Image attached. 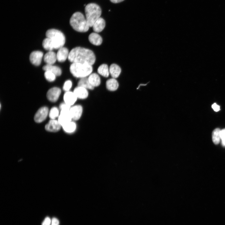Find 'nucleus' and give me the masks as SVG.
<instances>
[{"label": "nucleus", "mask_w": 225, "mask_h": 225, "mask_svg": "<svg viewBox=\"0 0 225 225\" xmlns=\"http://www.w3.org/2000/svg\"><path fill=\"white\" fill-rule=\"evenodd\" d=\"M68 60L73 63H80L92 65L96 57L92 51L89 49L78 47L72 49L69 52Z\"/></svg>", "instance_id": "nucleus-1"}, {"label": "nucleus", "mask_w": 225, "mask_h": 225, "mask_svg": "<svg viewBox=\"0 0 225 225\" xmlns=\"http://www.w3.org/2000/svg\"><path fill=\"white\" fill-rule=\"evenodd\" d=\"M70 23L74 30L79 32H87L90 27L86 18L79 12H76L72 14L70 19Z\"/></svg>", "instance_id": "nucleus-2"}, {"label": "nucleus", "mask_w": 225, "mask_h": 225, "mask_svg": "<svg viewBox=\"0 0 225 225\" xmlns=\"http://www.w3.org/2000/svg\"><path fill=\"white\" fill-rule=\"evenodd\" d=\"M93 71L90 65L80 63H73L70 67V71L74 77L82 78L88 77Z\"/></svg>", "instance_id": "nucleus-3"}, {"label": "nucleus", "mask_w": 225, "mask_h": 225, "mask_svg": "<svg viewBox=\"0 0 225 225\" xmlns=\"http://www.w3.org/2000/svg\"><path fill=\"white\" fill-rule=\"evenodd\" d=\"M86 18L89 27H92L95 22L99 18L102 13L100 6L94 3H90L85 6Z\"/></svg>", "instance_id": "nucleus-4"}, {"label": "nucleus", "mask_w": 225, "mask_h": 225, "mask_svg": "<svg viewBox=\"0 0 225 225\" xmlns=\"http://www.w3.org/2000/svg\"><path fill=\"white\" fill-rule=\"evenodd\" d=\"M47 38H50L54 48L58 49L63 47L65 42V38L63 33L60 31L51 29L47 31L46 33Z\"/></svg>", "instance_id": "nucleus-5"}, {"label": "nucleus", "mask_w": 225, "mask_h": 225, "mask_svg": "<svg viewBox=\"0 0 225 225\" xmlns=\"http://www.w3.org/2000/svg\"><path fill=\"white\" fill-rule=\"evenodd\" d=\"M69 111L72 120H78L82 116L83 108L80 105H74L71 107Z\"/></svg>", "instance_id": "nucleus-6"}, {"label": "nucleus", "mask_w": 225, "mask_h": 225, "mask_svg": "<svg viewBox=\"0 0 225 225\" xmlns=\"http://www.w3.org/2000/svg\"><path fill=\"white\" fill-rule=\"evenodd\" d=\"M49 114L48 108L43 107L37 111L34 117V120L37 122L40 123L44 121Z\"/></svg>", "instance_id": "nucleus-7"}, {"label": "nucleus", "mask_w": 225, "mask_h": 225, "mask_svg": "<svg viewBox=\"0 0 225 225\" xmlns=\"http://www.w3.org/2000/svg\"><path fill=\"white\" fill-rule=\"evenodd\" d=\"M61 93V90L57 87H53L48 90L47 94L48 99L51 102H55L59 98Z\"/></svg>", "instance_id": "nucleus-8"}, {"label": "nucleus", "mask_w": 225, "mask_h": 225, "mask_svg": "<svg viewBox=\"0 0 225 225\" xmlns=\"http://www.w3.org/2000/svg\"><path fill=\"white\" fill-rule=\"evenodd\" d=\"M43 53L40 51H34L31 53L29 56L31 62L36 66L39 65L41 62Z\"/></svg>", "instance_id": "nucleus-9"}, {"label": "nucleus", "mask_w": 225, "mask_h": 225, "mask_svg": "<svg viewBox=\"0 0 225 225\" xmlns=\"http://www.w3.org/2000/svg\"><path fill=\"white\" fill-rule=\"evenodd\" d=\"M69 110H61L58 121L62 127L72 120Z\"/></svg>", "instance_id": "nucleus-10"}, {"label": "nucleus", "mask_w": 225, "mask_h": 225, "mask_svg": "<svg viewBox=\"0 0 225 225\" xmlns=\"http://www.w3.org/2000/svg\"><path fill=\"white\" fill-rule=\"evenodd\" d=\"M78 99L76 95L73 92H66L63 96L64 102L72 106L74 105Z\"/></svg>", "instance_id": "nucleus-11"}, {"label": "nucleus", "mask_w": 225, "mask_h": 225, "mask_svg": "<svg viewBox=\"0 0 225 225\" xmlns=\"http://www.w3.org/2000/svg\"><path fill=\"white\" fill-rule=\"evenodd\" d=\"M61 127L58 120L51 119L46 125L45 128L49 132H56L59 130Z\"/></svg>", "instance_id": "nucleus-12"}, {"label": "nucleus", "mask_w": 225, "mask_h": 225, "mask_svg": "<svg viewBox=\"0 0 225 225\" xmlns=\"http://www.w3.org/2000/svg\"><path fill=\"white\" fill-rule=\"evenodd\" d=\"M73 92L78 99H84L88 96V90L82 87L78 86L74 89Z\"/></svg>", "instance_id": "nucleus-13"}, {"label": "nucleus", "mask_w": 225, "mask_h": 225, "mask_svg": "<svg viewBox=\"0 0 225 225\" xmlns=\"http://www.w3.org/2000/svg\"><path fill=\"white\" fill-rule=\"evenodd\" d=\"M69 52L68 48L62 47L59 49L56 54L57 60L60 62H64L68 58Z\"/></svg>", "instance_id": "nucleus-14"}, {"label": "nucleus", "mask_w": 225, "mask_h": 225, "mask_svg": "<svg viewBox=\"0 0 225 225\" xmlns=\"http://www.w3.org/2000/svg\"><path fill=\"white\" fill-rule=\"evenodd\" d=\"M105 26V22L102 18H98L94 23L92 28L94 32L96 33L102 32Z\"/></svg>", "instance_id": "nucleus-15"}, {"label": "nucleus", "mask_w": 225, "mask_h": 225, "mask_svg": "<svg viewBox=\"0 0 225 225\" xmlns=\"http://www.w3.org/2000/svg\"><path fill=\"white\" fill-rule=\"evenodd\" d=\"M88 40L90 43L96 46L100 45L102 41L101 36L95 32L90 34L88 36Z\"/></svg>", "instance_id": "nucleus-16"}, {"label": "nucleus", "mask_w": 225, "mask_h": 225, "mask_svg": "<svg viewBox=\"0 0 225 225\" xmlns=\"http://www.w3.org/2000/svg\"><path fill=\"white\" fill-rule=\"evenodd\" d=\"M43 59L47 64L52 65L57 60V55L52 51H49L44 55Z\"/></svg>", "instance_id": "nucleus-17"}, {"label": "nucleus", "mask_w": 225, "mask_h": 225, "mask_svg": "<svg viewBox=\"0 0 225 225\" xmlns=\"http://www.w3.org/2000/svg\"><path fill=\"white\" fill-rule=\"evenodd\" d=\"M107 89L111 91L116 90L118 88L119 84L117 80L113 78L107 80L106 83Z\"/></svg>", "instance_id": "nucleus-18"}, {"label": "nucleus", "mask_w": 225, "mask_h": 225, "mask_svg": "<svg viewBox=\"0 0 225 225\" xmlns=\"http://www.w3.org/2000/svg\"><path fill=\"white\" fill-rule=\"evenodd\" d=\"M90 84L95 88L99 86L101 83V79L99 76L96 73H91L88 77Z\"/></svg>", "instance_id": "nucleus-19"}, {"label": "nucleus", "mask_w": 225, "mask_h": 225, "mask_svg": "<svg viewBox=\"0 0 225 225\" xmlns=\"http://www.w3.org/2000/svg\"><path fill=\"white\" fill-rule=\"evenodd\" d=\"M109 73L112 78H116L120 75L121 69L117 64L113 63L112 64L109 68Z\"/></svg>", "instance_id": "nucleus-20"}, {"label": "nucleus", "mask_w": 225, "mask_h": 225, "mask_svg": "<svg viewBox=\"0 0 225 225\" xmlns=\"http://www.w3.org/2000/svg\"><path fill=\"white\" fill-rule=\"evenodd\" d=\"M43 69L45 71H50L54 73L56 76H59L62 74L61 68L57 66L52 65L46 64L43 66Z\"/></svg>", "instance_id": "nucleus-21"}, {"label": "nucleus", "mask_w": 225, "mask_h": 225, "mask_svg": "<svg viewBox=\"0 0 225 225\" xmlns=\"http://www.w3.org/2000/svg\"><path fill=\"white\" fill-rule=\"evenodd\" d=\"M64 131L68 133H72L76 131L77 125L76 123L71 121L62 126Z\"/></svg>", "instance_id": "nucleus-22"}, {"label": "nucleus", "mask_w": 225, "mask_h": 225, "mask_svg": "<svg viewBox=\"0 0 225 225\" xmlns=\"http://www.w3.org/2000/svg\"><path fill=\"white\" fill-rule=\"evenodd\" d=\"M97 71L99 74L105 78L108 77L110 74L108 66L105 64L100 65L98 67Z\"/></svg>", "instance_id": "nucleus-23"}, {"label": "nucleus", "mask_w": 225, "mask_h": 225, "mask_svg": "<svg viewBox=\"0 0 225 225\" xmlns=\"http://www.w3.org/2000/svg\"><path fill=\"white\" fill-rule=\"evenodd\" d=\"M78 85V86L82 87L88 90H93L94 88L90 83L88 77L80 78Z\"/></svg>", "instance_id": "nucleus-24"}, {"label": "nucleus", "mask_w": 225, "mask_h": 225, "mask_svg": "<svg viewBox=\"0 0 225 225\" xmlns=\"http://www.w3.org/2000/svg\"><path fill=\"white\" fill-rule=\"evenodd\" d=\"M221 130L219 128L215 129L212 132V140L215 144H218L220 138V132Z\"/></svg>", "instance_id": "nucleus-25"}, {"label": "nucleus", "mask_w": 225, "mask_h": 225, "mask_svg": "<svg viewBox=\"0 0 225 225\" xmlns=\"http://www.w3.org/2000/svg\"><path fill=\"white\" fill-rule=\"evenodd\" d=\"M42 45L43 48L49 51H52L54 49L52 41L49 38H47L43 40Z\"/></svg>", "instance_id": "nucleus-26"}, {"label": "nucleus", "mask_w": 225, "mask_h": 225, "mask_svg": "<svg viewBox=\"0 0 225 225\" xmlns=\"http://www.w3.org/2000/svg\"><path fill=\"white\" fill-rule=\"evenodd\" d=\"M59 114L58 109L56 107H53L50 110L48 115L51 119H55L57 117H58Z\"/></svg>", "instance_id": "nucleus-27"}, {"label": "nucleus", "mask_w": 225, "mask_h": 225, "mask_svg": "<svg viewBox=\"0 0 225 225\" xmlns=\"http://www.w3.org/2000/svg\"><path fill=\"white\" fill-rule=\"evenodd\" d=\"M44 75L46 79L49 82H53L55 80L56 75L50 71H45Z\"/></svg>", "instance_id": "nucleus-28"}, {"label": "nucleus", "mask_w": 225, "mask_h": 225, "mask_svg": "<svg viewBox=\"0 0 225 225\" xmlns=\"http://www.w3.org/2000/svg\"><path fill=\"white\" fill-rule=\"evenodd\" d=\"M72 81L70 80H67L65 82L64 84L63 89L66 92L69 91L72 88Z\"/></svg>", "instance_id": "nucleus-29"}, {"label": "nucleus", "mask_w": 225, "mask_h": 225, "mask_svg": "<svg viewBox=\"0 0 225 225\" xmlns=\"http://www.w3.org/2000/svg\"><path fill=\"white\" fill-rule=\"evenodd\" d=\"M71 107V106L64 102L62 103L60 105L59 108L61 110H69Z\"/></svg>", "instance_id": "nucleus-30"}, {"label": "nucleus", "mask_w": 225, "mask_h": 225, "mask_svg": "<svg viewBox=\"0 0 225 225\" xmlns=\"http://www.w3.org/2000/svg\"><path fill=\"white\" fill-rule=\"evenodd\" d=\"M51 220L49 217H47L43 221L42 225H51Z\"/></svg>", "instance_id": "nucleus-31"}, {"label": "nucleus", "mask_w": 225, "mask_h": 225, "mask_svg": "<svg viewBox=\"0 0 225 225\" xmlns=\"http://www.w3.org/2000/svg\"><path fill=\"white\" fill-rule=\"evenodd\" d=\"M59 221L56 218H53L51 220V225H59Z\"/></svg>", "instance_id": "nucleus-32"}, {"label": "nucleus", "mask_w": 225, "mask_h": 225, "mask_svg": "<svg viewBox=\"0 0 225 225\" xmlns=\"http://www.w3.org/2000/svg\"><path fill=\"white\" fill-rule=\"evenodd\" d=\"M212 107L213 110L216 112H218L220 110V106L215 103L212 105Z\"/></svg>", "instance_id": "nucleus-33"}, {"label": "nucleus", "mask_w": 225, "mask_h": 225, "mask_svg": "<svg viewBox=\"0 0 225 225\" xmlns=\"http://www.w3.org/2000/svg\"><path fill=\"white\" fill-rule=\"evenodd\" d=\"M220 137L222 140L225 139V128L220 130Z\"/></svg>", "instance_id": "nucleus-34"}, {"label": "nucleus", "mask_w": 225, "mask_h": 225, "mask_svg": "<svg viewBox=\"0 0 225 225\" xmlns=\"http://www.w3.org/2000/svg\"><path fill=\"white\" fill-rule=\"evenodd\" d=\"M111 2L113 3H118L121 2L124 0H110Z\"/></svg>", "instance_id": "nucleus-35"}, {"label": "nucleus", "mask_w": 225, "mask_h": 225, "mask_svg": "<svg viewBox=\"0 0 225 225\" xmlns=\"http://www.w3.org/2000/svg\"><path fill=\"white\" fill-rule=\"evenodd\" d=\"M222 144L224 146H225V139L222 140Z\"/></svg>", "instance_id": "nucleus-36"}]
</instances>
